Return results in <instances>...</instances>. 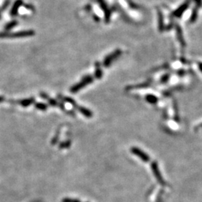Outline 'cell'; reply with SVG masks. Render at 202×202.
Wrapping results in <instances>:
<instances>
[{"label": "cell", "instance_id": "cell-1", "mask_svg": "<svg viewBox=\"0 0 202 202\" xmlns=\"http://www.w3.org/2000/svg\"><path fill=\"white\" fill-rule=\"evenodd\" d=\"M35 35L34 30H23V31L16 32H0V38H26L32 37Z\"/></svg>", "mask_w": 202, "mask_h": 202}, {"label": "cell", "instance_id": "cell-2", "mask_svg": "<svg viewBox=\"0 0 202 202\" xmlns=\"http://www.w3.org/2000/svg\"><path fill=\"white\" fill-rule=\"evenodd\" d=\"M93 81H94V77H92V76H90V75L86 76V77L82 78V80H81L80 82L77 83V84L74 85V86L70 88V91H71L72 93L76 94L77 92L80 91L81 89L84 88L86 86H88V85L91 84V83L93 82Z\"/></svg>", "mask_w": 202, "mask_h": 202}, {"label": "cell", "instance_id": "cell-3", "mask_svg": "<svg viewBox=\"0 0 202 202\" xmlns=\"http://www.w3.org/2000/svg\"><path fill=\"white\" fill-rule=\"evenodd\" d=\"M150 167H151L152 172H153L154 177L157 179V180L158 181V183L162 186L166 185V182H165L164 179L162 178V174H161L160 171H159V168L158 166V163L157 162L154 161V162H151V165H150Z\"/></svg>", "mask_w": 202, "mask_h": 202}, {"label": "cell", "instance_id": "cell-4", "mask_svg": "<svg viewBox=\"0 0 202 202\" xmlns=\"http://www.w3.org/2000/svg\"><path fill=\"white\" fill-rule=\"evenodd\" d=\"M122 54L121 49H116V51H114L113 53H112L111 54H109V56H107L105 58L103 61V66L105 67H109L112 65V63L118 58L120 55Z\"/></svg>", "mask_w": 202, "mask_h": 202}, {"label": "cell", "instance_id": "cell-5", "mask_svg": "<svg viewBox=\"0 0 202 202\" xmlns=\"http://www.w3.org/2000/svg\"><path fill=\"white\" fill-rule=\"evenodd\" d=\"M130 151L131 153L134 155H136V157H139L141 160H142L143 162H148L150 161V157L145 152L141 150L139 148H136V147H133V148H130Z\"/></svg>", "mask_w": 202, "mask_h": 202}, {"label": "cell", "instance_id": "cell-6", "mask_svg": "<svg viewBox=\"0 0 202 202\" xmlns=\"http://www.w3.org/2000/svg\"><path fill=\"white\" fill-rule=\"evenodd\" d=\"M189 5H190V0H187V1L184 2L180 7H178L175 11L172 12V14H171V15L174 17L180 18V17H182V15H183L184 12L187 10V8H189Z\"/></svg>", "mask_w": 202, "mask_h": 202}, {"label": "cell", "instance_id": "cell-7", "mask_svg": "<svg viewBox=\"0 0 202 202\" xmlns=\"http://www.w3.org/2000/svg\"><path fill=\"white\" fill-rule=\"evenodd\" d=\"M97 2L99 5H100L101 9L103 11L104 15H105L106 23H109L111 17V12L110 10L109 9V7H108L107 4H106V2L104 0H97Z\"/></svg>", "mask_w": 202, "mask_h": 202}, {"label": "cell", "instance_id": "cell-8", "mask_svg": "<svg viewBox=\"0 0 202 202\" xmlns=\"http://www.w3.org/2000/svg\"><path fill=\"white\" fill-rule=\"evenodd\" d=\"M23 3V0H16V1L15 2V3H14L13 6H12L11 10V11H10L11 16H12V17H15V16L17 15L19 8L22 6Z\"/></svg>", "mask_w": 202, "mask_h": 202}, {"label": "cell", "instance_id": "cell-9", "mask_svg": "<svg viewBox=\"0 0 202 202\" xmlns=\"http://www.w3.org/2000/svg\"><path fill=\"white\" fill-rule=\"evenodd\" d=\"M176 32H177V38H178V41L180 42V44H181V46L183 47H186V42L184 40L183 38V32H182L181 28L180 26H179L178 25L176 26Z\"/></svg>", "mask_w": 202, "mask_h": 202}, {"label": "cell", "instance_id": "cell-10", "mask_svg": "<svg viewBox=\"0 0 202 202\" xmlns=\"http://www.w3.org/2000/svg\"><path fill=\"white\" fill-rule=\"evenodd\" d=\"M77 109H78V111L81 113V114H82L83 116H84L85 117H86V118H91L92 117H93V112H92L91 110H89V109H86V108L79 106H78Z\"/></svg>", "mask_w": 202, "mask_h": 202}, {"label": "cell", "instance_id": "cell-11", "mask_svg": "<svg viewBox=\"0 0 202 202\" xmlns=\"http://www.w3.org/2000/svg\"><path fill=\"white\" fill-rule=\"evenodd\" d=\"M40 97H42L44 99H45V100H47V101H48L49 105H51L53 106H57L58 105L57 101H56V100H54V99L50 98V97H49L48 95H47V94L40 93Z\"/></svg>", "mask_w": 202, "mask_h": 202}, {"label": "cell", "instance_id": "cell-12", "mask_svg": "<svg viewBox=\"0 0 202 202\" xmlns=\"http://www.w3.org/2000/svg\"><path fill=\"white\" fill-rule=\"evenodd\" d=\"M95 78L97 79H100L103 77V70H101L100 68V63L97 61V62L95 63Z\"/></svg>", "mask_w": 202, "mask_h": 202}, {"label": "cell", "instance_id": "cell-13", "mask_svg": "<svg viewBox=\"0 0 202 202\" xmlns=\"http://www.w3.org/2000/svg\"><path fill=\"white\" fill-rule=\"evenodd\" d=\"M35 103V99L33 97H31V98H28V99H25V100H22L20 101H19V103L20 104L21 106H23V107H27L32 104Z\"/></svg>", "mask_w": 202, "mask_h": 202}, {"label": "cell", "instance_id": "cell-14", "mask_svg": "<svg viewBox=\"0 0 202 202\" xmlns=\"http://www.w3.org/2000/svg\"><path fill=\"white\" fill-rule=\"evenodd\" d=\"M145 100L148 103H149L150 104H156L157 102H158L159 99L158 97H156L155 95H148L145 97Z\"/></svg>", "mask_w": 202, "mask_h": 202}, {"label": "cell", "instance_id": "cell-15", "mask_svg": "<svg viewBox=\"0 0 202 202\" xmlns=\"http://www.w3.org/2000/svg\"><path fill=\"white\" fill-rule=\"evenodd\" d=\"M158 17H159V32H162L165 29L164 21H163V16L162 13L160 11H158Z\"/></svg>", "mask_w": 202, "mask_h": 202}, {"label": "cell", "instance_id": "cell-16", "mask_svg": "<svg viewBox=\"0 0 202 202\" xmlns=\"http://www.w3.org/2000/svg\"><path fill=\"white\" fill-rule=\"evenodd\" d=\"M18 24H19V23L17 22V20H12V21H11V22L8 23H7L5 26V28H4L5 31V32L10 31V30L13 29L14 28H15L16 26H17V25H18Z\"/></svg>", "mask_w": 202, "mask_h": 202}, {"label": "cell", "instance_id": "cell-17", "mask_svg": "<svg viewBox=\"0 0 202 202\" xmlns=\"http://www.w3.org/2000/svg\"><path fill=\"white\" fill-rule=\"evenodd\" d=\"M198 8L197 7H196V8H194L192 9V15H191L190 19H189L190 23H193L196 22L198 19Z\"/></svg>", "mask_w": 202, "mask_h": 202}, {"label": "cell", "instance_id": "cell-18", "mask_svg": "<svg viewBox=\"0 0 202 202\" xmlns=\"http://www.w3.org/2000/svg\"><path fill=\"white\" fill-rule=\"evenodd\" d=\"M35 106L36 109L41 111H46L47 109V108H48L47 105H46L45 103H37L35 104Z\"/></svg>", "mask_w": 202, "mask_h": 202}, {"label": "cell", "instance_id": "cell-19", "mask_svg": "<svg viewBox=\"0 0 202 202\" xmlns=\"http://www.w3.org/2000/svg\"><path fill=\"white\" fill-rule=\"evenodd\" d=\"M64 100H65V101H66V102L72 104V106H74V108H76V109H77L78 106H78L77 104V103H76V101H75V100H73V99H71V98H70V97H65V98H64Z\"/></svg>", "mask_w": 202, "mask_h": 202}, {"label": "cell", "instance_id": "cell-20", "mask_svg": "<svg viewBox=\"0 0 202 202\" xmlns=\"http://www.w3.org/2000/svg\"><path fill=\"white\" fill-rule=\"evenodd\" d=\"M70 145H71V141H70V140H68V141H64V142L61 143L59 145V148H68L70 146Z\"/></svg>", "mask_w": 202, "mask_h": 202}, {"label": "cell", "instance_id": "cell-21", "mask_svg": "<svg viewBox=\"0 0 202 202\" xmlns=\"http://www.w3.org/2000/svg\"><path fill=\"white\" fill-rule=\"evenodd\" d=\"M170 78V75L168 74H165L164 76H162V78H161V80H160V82L161 83H166L168 81V79H169Z\"/></svg>", "mask_w": 202, "mask_h": 202}, {"label": "cell", "instance_id": "cell-22", "mask_svg": "<svg viewBox=\"0 0 202 202\" xmlns=\"http://www.w3.org/2000/svg\"><path fill=\"white\" fill-rule=\"evenodd\" d=\"M62 202H80V201L77 199H73V198H64L62 200Z\"/></svg>", "mask_w": 202, "mask_h": 202}, {"label": "cell", "instance_id": "cell-23", "mask_svg": "<svg viewBox=\"0 0 202 202\" xmlns=\"http://www.w3.org/2000/svg\"><path fill=\"white\" fill-rule=\"evenodd\" d=\"M149 86V83H143V84H141V85H139V86H133V88H146V87H148Z\"/></svg>", "mask_w": 202, "mask_h": 202}, {"label": "cell", "instance_id": "cell-24", "mask_svg": "<svg viewBox=\"0 0 202 202\" xmlns=\"http://www.w3.org/2000/svg\"><path fill=\"white\" fill-rule=\"evenodd\" d=\"M195 2H196V4L198 8L202 7V0H195Z\"/></svg>", "mask_w": 202, "mask_h": 202}, {"label": "cell", "instance_id": "cell-25", "mask_svg": "<svg viewBox=\"0 0 202 202\" xmlns=\"http://www.w3.org/2000/svg\"><path fill=\"white\" fill-rule=\"evenodd\" d=\"M8 5H9V0H8V1H7V2H5L4 5L2 6V10H5V8H7Z\"/></svg>", "mask_w": 202, "mask_h": 202}, {"label": "cell", "instance_id": "cell-26", "mask_svg": "<svg viewBox=\"0 0 202 202\" xmlns=\"http://www.w3.org/2000/svg\"><path fill=\"white\" fill-rule=\"evenodd\" d=\"M198 68H199L200 71L202 73V62H198Z\"/></svg>", "mask_w": 202, "mask_h": 202}, {"label": "cell", "instance_id": "cell-27", "mask_svg": "<svg viewBox=\"0 0 202 202\" xmlns=\"http://www.w3.org/2000/svg\"><path fill=\"white\" fill-rule=\"evenodd\" d=\"M5 100V98H4V97H2V96H0V103H2V102H3V101Z\"/></svg>", "mask_w": 202, "mask_h": 202}, {"label": "cell", "instance_id": "cell-28", "mask_svg": "<svg viewBox=\"0 0 202 202\" xmlns=\"http://www.w3.org/2000/svg\"><path fill=\"white\" fill-rule=\"evenodd\" d=\"M196 130H197V129H199V128H202V123L201 124H199L198 126H197V127H196Z\"/></svg>", "mask_w": 202, "mask_h": 202}, {"label": "cell", "instance_id": "cell-29", "mask_svg": "<svg viewBox=\"0 0 202 202\" xmlns=\"http://www.w3.org/2000/svg\"><path fill=\"white\" fill-rule=\"evenodd\" d=\"M0 19H1V11H0Z\"/></svg>", "mask_w": 202, "mask_h": 202}]
</instances>
